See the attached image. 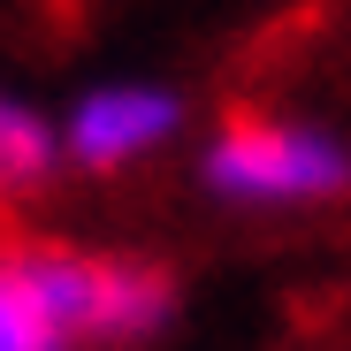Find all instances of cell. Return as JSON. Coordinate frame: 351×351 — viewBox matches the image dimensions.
<instances>
[{
    "mask_svg": "<svg viewBox=\"0 0 351 351\" xmlns=\"http://www.w3.org/2000/svg\"><path fill=\"white\" fill-rule=\"evenodd\" d=\"M16 267L31 282L38 313L69 351H123L168 328L176 282L153 260L130 252H84V245H16Z\"/></svg>",
    "mask_w": 351,
    "mask_h": 351,
    "instance_id": "6da1fadb",
    "label": "cell"
},
{
    "mask_svg": "<svg viewBox=\"0 0 351 351\" xmlns=\"http://www.w3.org/2000/svg\"><path fill=\"white\" fill-rule=\"evenodd\" d=\"M199 184L229 206H328L351 191V138L306 114H237L199 153Z\"/></svg>",
    "mask_w": 351,
    "mask_h": 351,
    "instance_id": "7a4b0ae2",
    "label": "cell"
},
{
    "mask_svg": "<svg viewBox=\"0 0 351 351\" xmlns=\"http://www.w3.org/2000/svg\"><path fill=\"white\" fill-rule=\"evenodd\" d=\"M176 130H184V99H176L168 84L114 77V84H92L62 114V160L69 168H92V176H123V168L168 153Z\"/></svg>",
    "mask_w": 351,
    "mask_h": 351,
    "instance_id": "3957f363",
    "label": "cell"
},
{
    "mask_svg": "<svg viewBox=\"0 0 351 351\" xmlns=\"http://www.w3.org/2000/svg\"><path fill=\"white\" fill-rule=\"evenodd\" d=\"M53 168H62V123L0 92V199H31Z\"/></svg>",
    "mask_w": 351,
    "mask_h": 351,
    "instance_id": "277c9868",
    "label": "cell"
},
{
    "mask_svg": "<svg viewBox=\"0 0 351 351\" xmlns=\"http://www.w3.org/2000/svg\"><path fill=\"white\" fill-rule=\"evenodd\" d=\"M0 351H69L62 336H53V321L38 313L16 252H0Z\"/></svg>",
    "mask_w": 351,
    "mask_h": 351,
    "instance_id": "5b68a950",
    "label": "cell"
}]
</instances>
